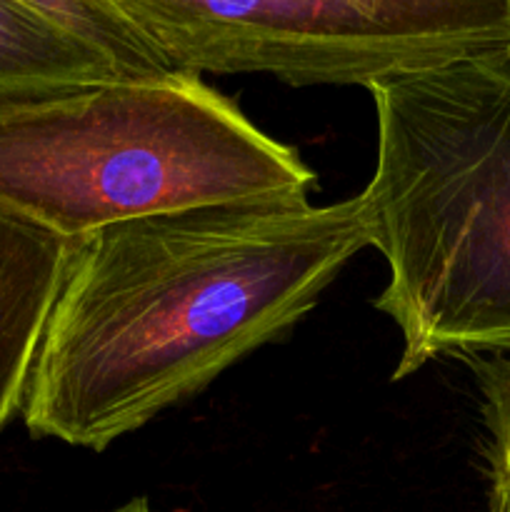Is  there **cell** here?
Instances as JSON below:
<instances>
[{"instance_id": "9c48e42d", "label": "cell", "mask_w": 510, "mask_h": 512, "mask_svg": "<svg viewBox=\"0 0 510 512\" xmlns=\"http://www.w3.org/2000/svg\"><path fill=\"white\" fill-rule=\"evenodd\" d=\"M115 512H153V508H150L148 498H133V500H128L125 505H120Z\"/></svg>"}, {"instance_id": "7a4b0ae2", "label": "cell", "mask_w": 510, "mask_h": 512, "mask_svg": "<svg viewBox=\"0 0 510 512\" xmlns=\"http://www.w3.org/2000/svg\"><path fill=\"white\" fill-rule=\"evenodd\" d=\"M368 93L378 155L360 198L388 263L375 308L403 338L393 380L443 355L510 348L508 45Z\"/></svg>"}, {"instance_id": "8992f818", "label": "cell", "mask_w": 510, "mask_h": 512, "mask_svg": "<svg viewBox=\"0 0 510 512\" xmlns=\"http://www.w3.org/2000/svg\"><path fill=\"white\" fill-rule=\"evenodd\" d=\"M120 78L100 53L18 0H0V93H50Z\"/></svg>"}, {"instance_id": "5b68a950", "label": "cell", "mask_w": 510, "mask_h": 512, "mask_svg": "<svg viewBox=\"0 0 510 512\" xmlns=\"http://www.w3.org/2000/svg\"><path fill=\"white\" fill-rule=\"evenodd\" d=\"M73 250V240L0 210V430L23 408Z\"/></svg>"}, {"instance_id": "52a82bcc", "label": "cell", "mask_w": 510, "mask_h": 512, "mask_svg": "<svg viewBox=\"0 0 510 512\" xmlns=\"http://www.w3.org/2000/svg\"><path fill=\"white\" fill-rule=\"evenodd\" d=\"M55 28L103 55L120 78L173 73L160 50L135 28L113 0H18Z\"/></svg>"}, {"instance_id": "277c9868", "label": "cell", "mask_w": 510, "mask_h": 512, "mask_svg": "<svg viewBox=\"0 0 510 512\" xmlns=\"http://www.w3.org/2000/svg\"><path fill=\"white\" fill-rule=\"evenodd\" d=\"M180 73L363 85L508 45L505 0H113Z\"/></svg>"}, {"instance_id": "3957f363", "label": "cell", "mask_w": 510, "mask_h": 512, "mask_svg": "<svg viewBox=\"0 0 510 512\" xmlns=\"http://www.w3.org/2000/svg\"><path fill=\"white\" fill-rule=\"evenodd\" d=\"M315 183L200 75L0 93V210L73 243L148 215L308 198Z\"/></svg>"}, {"instance_id": "ba28073f", "label": "cell", "mask_w": 510, "mask_h": 512, "mask_svg": "<svg viewBox=\"0 0 510 512\" xmlns=\"http://www.w3.org/2000/svg\"><path fill=\"white\" fill-rule=\"evenodd\" d=\"M478 383L488 428L490 510L510 512V348L460 355Z\"/></svg>"}, {"instance_id": "30bf717a", "label": "cell", "mask_w": 510, "mask_h": 512, "mask_svg": "<svg viewBox=\"0 0 510 512\" xmlns=\"http://www.w3.org/2000/svg\"><path fill=\"white\" fill-rule=\"evenodd\" d=\"M505 5H508V53H510V0H505Z\"/></svg>"}, {"instance_id": "6da1fadb", "label": "cell", "mask_w": 510, "mask_h": 512, "mask_svg": "<svg viewBox=\"0 0 510 512\" xmlns=\"http://www.w3.org/2000/svg\"><path fill=\"white\" fill-rule=\"evenodd\" d=\"M370 245L360 195L203 205L78 240L30 370L25 428L103 453L288 333Z\"/></svg>"}]
</instances>
